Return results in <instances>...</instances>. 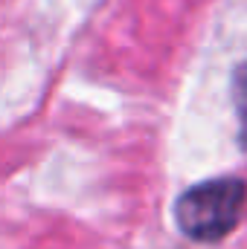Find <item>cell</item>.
Instances as JSON below:
<instances>
[{
	"mask_svg": "<svg viewBox=\"0 0 247 249\" xmlns=\"http://www.w3.org/2000/svg\"><path fill=\"white\" fill-rule=\"evenodd\" d=\"M247 203V186L239 177H215L206 183L186 188L175 203V220L186 238L212 244L227 238L242 214Z\"/></svg>",
	"mask_w": 247,
	"mask_h": 249,
	"instance_id": "cell-1",
	"label": "cell"
}]
</instances>
